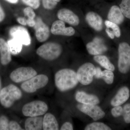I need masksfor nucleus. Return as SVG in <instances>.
I'll use <instances>...</instances> for the list:
<instances>
[{
	"mask_svg": "<svg viewBox=\"0 0 130 130\" xmlns=\"http://www.w3.org/2000/svg\"><path fill=\"white\" fill-rule=\"evenodd\" d=\"M85 130H111V128L102 122H94L89 124L85 126Z\"/></svg>",
	"mask_w": 130,
	"mask_h": 130,
	"instance_id": "nucleus-24",
	"label": "nucleus"
},
{
	"mask_svg": "<svg viewBox=\"0 0 130 130\" xmlns=\"http://www.w3.org/2000/svg\"><path fill=\"white\" fill-rule=\"evenodd\" d=\"M5 1L9 3H12V4H16L18 2L19 0H5Z\"/></svg>",
	"mask_w": 130,
	"mask_h": 130,
	"instance_id": "nucleus-41",
	"label": "nucleus"
},
{
	"mask_svg": "<svg viewBox=\"0 0 130 130\" xmlns=\"http://www.w3.org/2000/svg\"><path fill=\"white\" fill-rule=\"evenodd\" d=\"M103 76V72L100 67H96V71L94 77L97 79H102Z\"/></svg>",
	"mask_w": 130,
	"mask_h": 130,
	"instance_id": "nucleus-36",
	"label": "nucleus"
},
{
	"mask_svg": "<svg viewBox=\"0 0 130 130\" xmlns=\"http://www.w3.org/2000/svg\"><path fill=\"white\" fill-rule=\"evenodd\" d=\"M49 80L48 77L46 74H37L30 79L22 83L20 88L25 93L32 94L46 86Z\"/></svg>",
	"mask_w": 130,
	"mask_h": 130,
	"instance_id": "nucleus-4",
	"label": "nucleus"
},
{
	"mask_svg": "<svg viewBox=\"0 0 130 130\" xmlns=\"http://www.w3.org/2000/svg\"><path fill=\"white\" fill-rule=\"evenodd\" d=\"M105 24L107 28H111L112 30L115 37L117 38L120 37L121 36V31L118 25L108 20H106Z\"/></svg>",
	"mask_w": 130,
	"mask_h": 130,
	"instance_id": "nucleus-26",
	"label": "nucleus"
},
{
	"mask_svg": "<svg viewBox=\"0 0 130 130\" xmlns=\"http://www.w3.org/2000/svg\"><path fill=\"white\" fill-rule=\"evenodd\" d=\"M48 110L47 103L41 100H35L26 103L22 108V113L25 117L44 115Z\"/></svg>",
	"mask_w": 130,
	"mask_h": 130,
	"instance_id": "nucleus-5",
	"label": "nucleus"
},
{
	"mask_svg": "<svg viewBox=\"0 0 130 130\" xmlns=\"http://www.w3.org/2000/svg\"><path fill=\"white\" fill-rule=\"evenodd\" d=\"M120 7L124 16L130 19V0H122Z\"/></svg>",
	"mask_w": 130,
	"mask_h": 130,
	"instance_id": "nucleus-25",
	"label": "nucleus"
},
{
	"mask_svg": "<svg viewBox=\"0 0 130 130\" xmlns=\"http://www.w3.org/2000/svg\"><path fill=\"white\" fill-rule=\"evenodd\" d=\"M118 68L120 72L126 74L130 69V46L125 42L121 43L118 47Z\"/></svg>",
	"mask_w": 130,
	"mask_h": 130,
	"instance_id": "nucleus-6",
	"label": "nucleus"
},
{
	"mask_svg": "<svg viewBox=\"0 0 130 130\" xmlns=\"http://www.w3.org/2000/svg\"><path fill=\"white\" fill-rule=\"evenodd\" d=\"M75 99L79 103L85 105H98L100 102L97 96L82 91H77L75 95Z\"/></svg>",
	"mask_w": 130,
	"mask_h": 130,
	"instance_id": "nucleus-14",
	"label": "nucleus"
},
{
	"mask_svg": "<svg viewBox=\"0 0 130 130\" xmlns=\"http://www.w3.org/2000/svg\"><path fill=\"white\" fill-rule=\"evenodd\" d=\"M108 20L119 25L122 24L124 20V16L120 8L114 5L109 9L107 15Z\"/></svg>",
	"mask_w": 130,
	"mask_h": 130,
	"instance_id": "nucleus-18",
	"label": "nucleus"
},
{
	"mask_svg": "<svg viewBox=\"0 0 130 130\" xmlns=\"http://www.w3.org/2000/svg\"><path fill=\"white\" fill-rule=\"evenodd\" d=\"M0 60L3 66H6L12 60L11 53L7 42L0 38Z\"/></svg>",
	"mask_w": 130,
	"mask_h": 130,
	"instance_id": "nucleus-17",
	"label": "nucleus"
},
{
	"mask_svg": "<svg viewBox=\"0 0 130 130\" xmlns=\"http://www.w3.org/2000/svg\"><path fill=\"white\" fill-rule=\"evenodd\" d=\"M113 107L111 110L112 116L114 118H117L122 115L123 108L121 106H118Z\"/></svg>",
	"mask_w": 130,
	"mask_h": 130,
	"instance_id": "nucleus-32",
	"label": "nucleus"
},
{
	"mask_svg": "<svg viewBox=\"0 0 130 130\" xmlns=\"http://www.w3.org/2000/svg\"><path fill=\"white\" fill-rule=\"evenodd\" d=\"M57 17L59 20L73 26L78 25L80 22L79 17L71 10L67 8L59 10Z\"/></svg>",
	"mask_w": 130,
	"mask_h": 130,
	"instance_id": "nucleus-13",
	"label": "nucleus"
},
{
	"mask_svg": "<svg viewBox=\"0 0 130 130\" xmlns=\"http://www.w3.org/2000/svg\"><path fill=\"white\" fill-rule=\"evenodd\" d=\"M61 0H42V5L45 9L52 10L54 9Z\"/></svg>",
	"mask_w": 130,
	"mask_h": 130,
	"instance_id": "nucleus-28",
	"label": "nucleus"
},
{
	"mask_svg": "<svg viewBox=\"0 0 130 130\" xmlns=\"http://www.w3.org/2000/svg\"><path fill=\"white\" fill-rule=\"evenodd\" d=\"M22 91L18 86L10 84L3 88L0 92V103L6 108L11 107L23 97Z\"/></svg>",
	"mask_w": 130,
	"mask_h": 130,
	"instance_id": "nucleus-2",
	"label": "nucleus"
},
{
	"mask_svg": "<svg viewBox=\"0 0 130 130\" xmlns=\"http://www.w3.org/2000/svg\"><path fill=\"white\" fill-rule=\"evenodd\" d=\"M86 48L89 54L94 56L102 55L107 50V47L103 43L94 41L88 43Z\"/></svg>",
	"mask_w": 130,
	"mask_h": 130,
	"instance_id": "nucleus-21",
	"label": "nucleus"
},
{
	"mask_svg": "<svg viewBox=\"0 0 130 130\" xmlns=\"http://www.w3.org/2000/svg\"><path fill=\"white\" fill-rule=\"evenodd\" d=\"M9 122L7 116L4 115L0 116V130H9Z\"/></svg>",
	"mask_w": 130,
	"mask_h": 130,
	"instance_id": "nucleus-30",
	"label": "nucleus"
},
{
	"mask_svg": "<svg viewBox=\"0 0 130 130\" xmlns=\"http://www.w3.org/2000/svg\"><path fill=\"white\" fill-rule=\"evenodd\" d=\"M94 60L106 70L114 71L115 70L114 66L110 61L107 56L102 55H96L93 58Z\"/></svg>",
	"mask_w": 130,
	"mask_h": 130,
	"instance_id": "nucleus-22",
	"label": "nucleus"
},
{
	"mask_svg": "<svg viewBox=\"0 0 130 130\" xmlns=\"http://www.w3.org/2000/svg\"><path fill=\"white\" fill-rule=\"evenodd\" d=\"M54 83L58 90L66 92L74 89L79 83L76 72L70 68L59 70L54 76Z\"/></svg>",
	"mask_w": 130,
	"mask_h": 130,
	"instance_id": "nucleus-1",
	"label": "nucleus"
},
{
	"mask_svg": "<svg viewBox=\"0 0 130 130\" xmlns=\"http://www.w3.org/2000/svg\"><path fill=\"white\" fill-rule=\"evenodd\" d=\"M103 76L102 79L108 85H111L113 83L114 75L113 71L110 70H105L103 71Z\"/></svg>",
	"mask_w": 130,
	"mask_h": 130,
	"instance_id": "nucleus-27",
	"label": "nucleus"
},
{
	"mask_svg": "<svg viewBox=\"0 0 130 130\" xmlns=\"http://www.w3.org/2000/svg\"><path fill=\"white\" fill-rule=\"evenodd\" d=\"M59 123L55 116L51 113L44 115L43 121V130H59Z\"/></svg>",
	"mask_w": 130,
	"mask_h": 130,
	"instance_id": "nucleus-20",
	"label": "nucleus"
},
{
	"mask_svg": "<svg viewBox=\"0 0 130 130\" xmlns=\"http://www.w3.org/2000/svg\"><path fill=\"white\" fill-rule=\"evenodd\" d=\"M96 67L90 62L84 63L80 66L76 72L79 83L83 85H88L93 82Z\"/></svg>",
	"mask_w": 130,
	"mask_h": 130,
	"instance_id": "nucleus-7",
	"label": "nucleus"
},
{
	"mask_svg": "<svg viewBox=\"0 0 130 130\" xmlns=\"http://www.w3.org/2000/svg\"><path fill=\"white\" fill-rule=\"evenodd\" d=\"M62 52L63 47L61 44L54 42H48L39 47L36 53L45 60L53 61L60 57Z\"/></svg>",
	"mask_w": 130,
	"mask_h": 130,
	"instance_id": "nucleus-3",
	"label": "nucleus"
},
{
	"mask_svg": "<svg viewBox=\"0 0 130 130\" xmlns=\"http://www.w3.org/2000/svg\"><path fill=\"white\" fill-rule=\"evenodd\" d=\"M129 96V89L126 86H123L119 90L112 98L110 104L113 107L121 106L128 101Z\"/></svg>",
	"mask_w": 130,
	"mask_h": 130,
	"instance_id": "nucleus-16",
	"label": "nucleus"
},
{
	"mask_svg": "<svg viewBox=\"0 0 130 130\" xmlns=\"http://www.w3.org/2000/svg\"><path fill=\"white\" fill-rule=\"evenodd\" d=\"M36 23V20L35 19L28 18L27 19V25L30 27H34Z\"/></svg>",
	"mask_w": 130,
	"mask_h": 130,
	"instance_id": "nucleus-38",
	"label": "nucleus"
},
{
	"mask_svg": "<svg viewBox=\"0 0 130 130\" xmlns=\"http://www.w3.org/2000/svg\"><path fill=\"white\" fill-rule=\"evenodd\" d=\"M106 32L107 35L111 39H113L114 38L115 36L114 33L113 31L109 29V28H107L106 29Z\"/></svg>",
	"mask_w": 130,
	"mask_h": 130,
	"instance_id": "nucleus-39",
	"label": "nucleus"
},
{
	"mask_svg": "<svg viewBox=\"0 0 130 130\" xmlns=\"http://www.w3.org/2000/svg\"><path fill=\"white\" fill-rule=\"evenodd\" d=\"M77 108L80 112L88 115L94 121H97L104 118L105 112L98 105H85L79 103Z\"/></svg>",
	"mask_w": 130,
	"mask_h": 130,
	"instance_id": "nucleus-9",
	"label": "nucleus"
},
{
	"mask_svg": "<svg viewBox=\"0 0 130 130\" xmlns=\"http://www.w3.org/2000/svg\"><path fill=\"white\" fill-rule=\"evenodd\" d=\"M25 5L32 8L33 9H37L40 7V0H21Z\"/></svg>",
	"mask_w": 130,
	"mask_h": 130,
	"instance_id": "nucleus-31",
	"label": "nucleus"
},
{
	"mask_svg": "<svg viewBox=\"0 0 130 130\" xmlns=\"http://www.w3.org/2000/svg\"><path fill=\"white\" fill-rule=\"evenodd\" d=\"M50 31L54 35L72 36L74 35L75 30L72 27H66L65 22L60 20L53 23Z\"/></svg>",
	"mask_w": 130,
	"mask_h": 130,
	"instance_id": "nucleus-12",
	"label": "nucleus"
},
{
	"mask_svg": "<svg viewBox=\"0 0 130 130\" xmlns=\"http://www.w3.org/2000/svg\"><path fill=\"white\" fill-rule=\"evenodd\" d=\"M38 74L35 69L29 67L16 68L10 74V79L16 83H20L30 79Z\"/></svg>",
	"mask_w": 130,
	"mask_h": 130,
	"instance_id": "nucleus-8",
	"label": "nucleus"
},
{
	"mask_svg": "<svg viewBox=\"0 0 130 130\" xmlns=\"http://www.w3.org/2000/svg\"><path fill=\"white\" fill-rule=\"evenodd\" d=\"M9 130H24L25 129L21 127V126L17 121L12 120L9 122Z\"/></svg>",
	"mask_w": 130,
	"mask_h": 130,
	"instance_id": "nucleus-34",
	"label": "nucleus"
},
{
	"mask_svg": "<svg viewBox=\"0 0 130 130\" xmlns=\"http://www.w3.org/2000/svg\"><path fill=\"white\" fill-rule=\"evenodd\" d=\"M122 115L125 122L127 124H130V103H127L124 106Z\"/></svg>",
	"mask_w": 130,
	"mask_h": 130,
	"instance_id": "nucleus-29",
	"label": "nucleus"
},
{
	"mask_svg": "<svg viewBox=\"0 0 130 130\" xmlns=\"http://www.w3.org/2000/svg\"><path fill=\"white\" fill-rule=\"evenodd\" d=\"M7 42L12 54L16 55L21 53L23 46L21 42L15 38H12Z\"/></svg>",
	"mask_w": 130,
	"mask_h": 130,
	"instance_id": "nucleus-23",
	"label": "nucleus"
},
{
	"mask_svg": "<svg viewBox=\"0 0 130 130\" xmlns=\"http://www.w3.org/2000/svg\"><path fill=\"white\" fill-rule=\"evenodd\" d=\"M61 130H73V125L71 122L67 121L63 123L60 128Z\"/></svg>",
	"mask_w": 130,
	"mask_h": 130,
	"instance_id": "nucleus-35",
	"label": "nucleus"
},
{
	"mask_svg": "<svg viewBox=\"0 0 130 130\" xmlns=\"http://www.w3.org/2000/svg\"><path fill=\"white\" fill-rule=\"evenodd\" d=\"M2 89V81L1 77H0V92H1Z\"/></svg>",
	"mask_w": 130,
	"mask_h": 130,
	"instance_id": "nucleus-42",
	"label": "nucleus"
},
{
	"mask_svg": "<svg viewBox=\"0 0 130 130\" xmlns=\"http://www.w3.org/2000/svg\"><path fill=\"white\" fill-rule=\"evenodd\" d=\"M5 16L6 15H5V12L1 5H0V23L2 22L5 19Z\"/></svg>",
	"mask_w": 130,
	"mask_h": 130,
	"instance_id": "nucleus-40",
	"label": "nucleus"
},
{
	"mask_svg": "<svg viewBox=\"0 0 130 130\" xmlns=\"http://www.w3.org/2000/svg\"><path fill=\"white\" fill-rule=\"evenodd\" d=\"M12 38H15L21 42L23 45L28 46L31 44V39L28 30L21 26H15L10 30Z\"/></svg>",
	"mask_w": 130,
	"mask_h": 130,
	"instance_id": "nucleus-10",
	"label": "nucleus"
},
{
	"mask_svg": "<svg viewBox=\"0 0 130 130\" xmlns=\"http://www.w3.org/2000/svg\"><path fill=\"white\" fill-rule=\"evenodd\" d=\"M42 116L28 117L24 123L25 130H43Z\"/></svg>",
	"mask_w": 130,
	"mask_h": 130,
	"instance_id": "nucleus-19",
	"label": "nucleus"
},
{
	"mask_svg": "<svg viewBox=\"0 0 130 130\" xmlns=\"http://www.w3.org/2000/svg\"><path fill=\"white\" fill-rule=\"evenodd\" d=\"M33 9L30 7L25 8L24 9V14L28 17V18L35 19L36 14Z\"/></svg>",
	"mask_w": 130,
	"mask_h": 130,
	"instance_id": "nucleus-33",
	"label": "nucleus"
},
{
	"mask_svg": "<svg viewBox=\"0 0 130 130\" xmlns=\"http://www.w3.org/2000/svg\"><path fill=\"white\" fill-rule=\"evenodd\" d=\"M36 25L34 27L36 38L40 42L45 41L48 39L50 35L49 28L39 17L36 19Z\"/></svg>",
	"mask_w": 130,
	"mask_h": 130,
	"instance_id": "nucleus-11",
	"label": "nucleus"
},
{
	"mask_svg": "<svg viewBox=\"0 0 130 130\" xmlns=\"http://www.w3.org/2000/svg\"><path fill=\"white\" fill-rule=\"evenodd\" d=\"M17 21L18 22L22 25L25 26L27 25V19L23 17H19L17 19Z\"/></svg>",
	"mask_w": 130,
	"mask_h": 130,
	"instance_id": "nucleus-37",
	"label": "nucleus"
},
{
	"mask_svg": "<svg viewBox=\"0 0 130 130\" xmlns=\"http://www.w3.org/2000/svg\"><path fill=\"white\" fill-rule=\"evenodd\" d=\"M85 19L88 24L94 30L97 31L102 30L103 20L102 18L98 13L94 12H89L86 14Z\"/></svg>",
	"mask_w": 130,
	"mask_h": 130,
	"instance_id": "nucleus-15",
	"label": "nucleus"
}]
</instances>
